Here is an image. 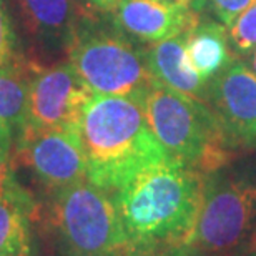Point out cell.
I'll return each mask as SVG.
<instances>
[{"instance_id":"6da1fadb","label":"cell","mask_w":256,"mask_h":256,"mask_svg":"<svg viewBox=\"0 0 256 256\" xmlns=\"http://www.w3.org/2000/svg\"><path fill=\"white\" fill-rule=\"evenodd\" d=\"M203 173L165 158L138 170L112 192L128 256L185 246L196 224Z\"/></svg>"},{"instance_id":"7a4b0ae2","label":"cell","mask_w":256,"mask_h":256,"mask_svg":"<svg viewBox=\"0 0 256 256\" xmlns=\"http://www.w3.org/2000/svg\"><path fill=\"white\" fill-rule=\"evenodd\" d=\"M78 133L86 178L110 193L146 165L170 158L153 135L138 96L92 95Z\"/></svg>"},{"instance_id":"3957f363","label":"cell","mask_w":256,"mask_h":256,"mask_svg":"<svg viewBox=\"0 0 256 256\" xmlns=\"http://www.w3.org/2000/svg\"><path fill=\"white\" fill-rule=\"evenodd\" d=\"M142 100L148 125L172 160L203 175L230 163L233 150L208 105L158 82Z\"/></svg>"},{"instance_id":"277c9868","label":"cell","mask_w":256,"mask_h":256,"mask_svg":"<svg viewBox=\"0 0 256 256\" xmlns=\"http://www.w3.org/2000/svg\"><path fill=\"white\" fill-rule=\"evenodd\" d=\"M256 236V168L230 165L203 175L202 204L186 246L230 256Z\"/></svg>"},{"instance_id":"5b68a950","label":"cell","mask_w":256,"mask_h":256,"mask_svg":"<svg viewBox=\"0 0 256 256\" xmlns=\"http://www.w3.org/2000/svg\"><path fill=\"white\" fill-rule=\"evenodd\" d=\"M68 62L94 95L138 96L156 80L146 65L145 48L115 25L95 17H84L68 47Z\"/></svg>"},{"instance_id":"8992f818","label":"cell","mask_w":256,"mask_h":256,"mask_svg":"<svg viewBox=\"0 0 256 256\" xmlns=\"http://www.w3.org/2000/svg\"><path fill=\"white\" fill-rule=\"evenodd\" d=\"M50 196V220L62 256H128L110 192L85 180Z\"/></svg>"},{"instance_id":"52a82bcc","label":"cell","mask_w":256,"mask_h":256,"mask_svg":"<svg viewBox=\"0 0 256 256\" xmlns=\"http://www.w3.org/2000/svg\"><path fill=\"white\" fill-rule=\"evenodd\" d=\"M12 162L27 168L50 194L88 180L78 130L27 126L15 142Z\"/></svg>"},{"instance_id":"ba28073f","label":"cell","mask_w":256,"mask_h":256,"mask_svg":"<svg viewBox=\"0 0 256 256\" xmlns=\"http://www.w3.org/2000/svg\"><path fill=\"white\" fill-rule=\"evenodd\" d=\"M94 95L68 60L35 64L28 94V124L34 128L78 130L86 102Z\"/></svg>"},{"instance_id":"9c48e42d","label":"cell","mask_w":256,"mask_h":256,"mask_svg":"<svg viewBox=\"0 0 256 256\" xmlns=\"http://www.w3.org/2000/svg\"><path fill=\"white\" fill-rule=\"evenodd\" d=\"M206 105L232 150H256V74L234 58L210 80Z\"/></svg>"},{"instance_id":"30bf717a","label":"cell","mask_w":256,"mask_h":256,"mask_svg":"<svg viewBox=\"0 0 256 256\" xmlns=\"http://www.w3.org/2000/svg\"><path fill=\"white\" fill-rule=\"evenodd\" d=\"M112 17L114 25L126 37L152 45L190 32L202 15L193 8L160 0H122Z\"/></svg>"},{"instance_id":"8fae6325","label":"cell","mask_w":256,"mask_h":256,"mask_svg":"<svg viewBox=\"0 0 256 256\" xmlns=\"http://www.w3.org/2000/svg\"><path fill=\"white\" fill-rule=\"evenodd\" d=\"M18 4L45 54L68 52L82 18L86 17L76 0H18Z\"/></svg>"},{"instance_id":"7c38bea8","label":"cell","mask_w":256,"mask_h":256,"mask_svg":"<svg viewBox=\"0 0 256 256\" xmlns=\"http://www.w3.org/2000/svg\"><path fill=\"white\" fill-rule=\"evenodd\" d=\"M186 35L188 32L148 45L145 48L146 65L158 84L206 105L208 82L190 64Z\"/></svg>"},{"instance_id":"4fadbf2b","label":"cell","mask_w":256,"mask_h":256,"mask_svg":"<svg viewBox=\"0 0 256 256\" xmlns=\"http://www.w3.org/2000/svg\"><path fill=\"white\" fill-rule=\"evenodd\" d=\"M35 213L37 202L10 168L0 182V256H34L30 220Z\"/></svg>"},{"instance_id":"5bb4252c","label":"cell","mask_w":256,"mask_h":256,"mask_svg":"<svg viewBox=\"0 0 256 256\" xmlns=\"http://www.w3.org/2000/svg\"><path fill=\"white\" fill-rule=\"evenodd\" d=\"M35 62L25 57L0 68V133L14 143L28 124V94Z\"/></svg>"},{"instance_id":"9a60e30c","label":"cell","mask_w":256,"mask_h":256,"mask_svg":"<svg viewBox=\"0 0 256 256\" xmlns=\"http://www.w3.org/2000/svg\"><path fill=\"white\" fill-rule=\"evenodd\" d=\"M228 27L213 18H202L186 35V55L203 80H213L233 62Z\"/></svg>"},{"instance_id":"2e32d148","label":"cell","mask_w":256,"mask_h":256,"mask_svg":"<svg viewBox=\"0 0 256 256\" xmlns=\"http://www.w3.org/2000/svg\"><path fill=\"white\" fill-rule=\"evenodd\" d=\"M228 32L238 52L250 54L256 48V0H252V4L238 15L228 27Z\"/></svg>"},{"instance_id":"e0dca14e","label":"cell","mask_w":256,"mask_h":256,"mask_svg":"<svg viewBox=\"0 0 256 256\" xmlns=\"http://www.w3.org/2000/svg\"><path fill=\"white\" fill-rule=\"evenodd\" d=\"M18 58H22V55L17 50V38L12 28L7 4L5 0H0V68Z\"/></svg>"},{"instance_id":"ac0fdd59","label":"cell","mask_w":256,"mask_h":256,"mask_svg":"<svg viewBox=\"0 0 256 256\" xmlns=\"http://www.w3.org/2000/svg\"><path fill=\"white\" fill-rule=\"evenodd\" d=\"M252 0H202V12L210 10L223 25L230 27Z\"/></svg>"},{"instance_id":"d6986e66","label":"cell","mask_w":256,"mask_h":256,"mask_svg":"<svg viewBox=\"0 0 256 256\" xmlns=\"http://www.w3.org/2000/svg\"><path fill=\"white\" fill-rule=\"evenodd\" d=\"M148 256H202L196 252H193L190 246H176V248H170V250H163V252L148 254Z\"/></svg>"},{"instance_id":"ffe728a7","label":"cell","mask_w":256,"mask_h":256,"mask_svg":"<svg viewBox=\"0 0 256 256\" xmlns=\"http://www.w3.org/2000/svg\"><path fill=\"white\" fill-rule=\"evenodd\" d=\"M122 0H92V5L98 14H114Z\"/></svg>"},{"instance_id":"44dd1931","label":"cell","mask_w":256,"mask_h":256,"mask_svg":"<svg viewBox=\"0 0 256 256\" xmlns=\"http://www.w3.org/2000/svg\"><path fill=\"white\" fill-rule=\"evenodd\" d=\"M160 2L170 4V5H178V7H186L193 8L200 14L202 12V0H160Z\"/></svg>"},{"instance_id":"7402d4cb","label":"cell","mask_w":256,"mask_h":256,"mask_svg":"<svg viewBox=\"0 0 256 256\" xmlns=\"http://www.w3.org/2000/svg\"><path fill=\"white\" fill-rule=\"evenodd\" d=\"M76 4L80 5V8L84 10V14L86 15V17H95L96 10L94 8V5H92V0H76Z\"/></svg>"},{"instance_id":"603a6c76","label":"cell","mask_w":256,"mask_h":256,"mask_svg":"<svg viewBox=\"0 0 256 256\" xmlns=\"http://www.w3.org/2000/svg\"><path fill=\"white\" fill-rule=\"evenodd\" d=\"M252 70L256 74V48H254V52H253V57H252Z\"/></svg>"},{"instance_id":"cb8c5ba5","label":"cell","mask_w":256,"mask_h":256,"mask_svg":"<svg viewBox=\"0 0 256 256\" xmlns=\"http://www.w3.org/2000/svg\"><path fill=\"white\" fill-rule=\"evenodd\" d=\"M254 242H256V236H254ZM254 248H256V243H254Z\"/></svg>"},{"instance_id":"d4e9b609","label":"cell","mask_w":256,"mask_h":256,"mask_svg":"<svg viewBox=\"0 0 256 256\" xmlns=\"http://www.w3.org/2000/svg\"><path fill=\"white\" fill-rule=\"evenodd\" d=\"M252 256H256V254H252Z\"/></svg>"}]
</instances>
